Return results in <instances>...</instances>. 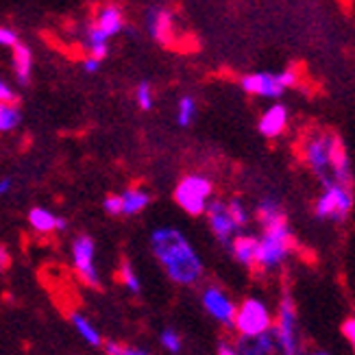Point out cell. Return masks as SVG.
Listing matches in <instances>:
<instances>
[{"mask_svg":"<svg viewBox=\"0 0 355 355\" xmlns=\"http://www.w3.org/2000/svg\"><path fill=\"white\" fill-rule=\"evenodd\" d=\"M18 44H20V40H18V33H15L13 28L0 26V46H5V49H15Z\"/></svg>","mask_w":355,"mask_h":355,"instance_id":"obj_31","label":"cell"},{"mask_svg":"<svg viewBox=\"0 0 355 355\" xmlns=\"http://www.w3.org/2000/svg\"><path fill=\"white\" fill-rule=\"evenodd\" d=\"M196 118V101L192 96H181L177 105V125L179 127H190Z\"/></svg>","mask_w":355,"mask_h":355,"instance_id":"obj_26","label":"cell"},{"mask_svg":"<svg viewBox=\"0 0 355 355\" xmlns=\"http://www.w3.org/2000/svg\"><path fill=\"white\" fill-rule=\"evenodd\" d=\"M355 207V188L345 183L322 185L314 198V218L331 225H343L351 218Z\"/></svg>","mask_w":355,"mask_h":355,"instance_id":"obj_4","label":"cell"},{"mask_svg":"<svg viewBox=\"0 0 355 355\" xmlns=\"http://www.w3.org/2000/svg\"><path fill=\"white\" fill-rule=\"evenodd\" d=\"M57 218L59 216L46 207H33L28 211V225L37 234H57Z\"/></svg>","mask_w":355,"mask_h":355,"instance_id":"obj_21","label":"cell"},{"mask_svg":"<svg viewBox=\"0 0 355 355\" xmlns=\"http://www.w3.org/2000/svg\"><path fill=\"white\" fill-rule=\"evenodd\" d=\"M103 209L110 216H122V198L120 194H110L103 200Z\"/></svg>","mask_w":355,"mask_h":355,"instance_id":"obj_30","label":"cell"},{"mask_svg":"<svg viewBox=\"0 0 355 355\" xmlns=\"http://www.w3.org/2000/svg\"><path fill=\"white\" fill-rule=\"evenodd\" d=\"M301 355H331V353L325 351V349H307V347H305V351H303Z\"/></svg>","mask_w":355,"mask_h":355,"instance_id":"obj_38","label":"cell"},{"mask_svg":"<svg viewBox=\"0 0 355 355\" xmlns=\"http://www.w3.org/2000/svg\"><path fill=\"white\" fill-rule=\"evenodd\" d=\"M275 310L261 297H246L236 307L234 329L238 338H255L272 329Z\"/></svg>","mask_w":355,"mask_h":355,"instance_id":"obj_7","label":"cell"},{"mask_svg":"<svg viewBox=\"0 0 355 355\" xmlns=\"http://www.w3.org/2000/svg\"><path fill=\"white\" fill-rule=\"evenodd\" d=\"M205 218H207V225L211 229L214 238L218 240L225 246V249H229L231 240H234L240 234V231H238L234 218H231V214L227 209V200L211 198L207 209H205Z\"/></svg>","mask_w":355,"mask_h":355,"instance_id":"obj_11","label":"cell"},{"mask_svg":"<svg viewBox=\"0 0 355 355\" xmlns=\"http://www.w3.org/2000/svg\"><path fill=\"white\" fill-rule=\"evenodd\" d=\"M135 103L140 107L142 112H150L153 105H155V96H153V87L150 83L142 81L140 85L135 87Z\"/></svg>","mask_w":355,"mask_h":355,"instance_id":"obj_28","label":"cell"},{"mask_svg":"<svg viewBox=\"0 0 355 355\" xmlns=\"http://www.w3.org/2000/svg\"><path fill=\"white\" fill-rule=\"evenodd\" d=\"M236 345L240 355H290L272 329L255 338H236Z\"/></svg>","mask_w":355,"mask_h":355,"instance_id":"obj_14","label":"cell"},{"mask_svg":"<svg viewBox=\"0 0 355 355\" xmlns=\"http://www.w3.org/2000/svg\"><path fill=\"white\" fill-rule=\"evenodd\" d=\"M72 266L76 277L87 288H101V272L96 268V242L92 236L81 234L72 240Z\"/></svg>","mask_w":355,"mask_h":355,"instance_id":"obj_9","label":"cell"},{"mask_svg":"<svg viewBox=\"0 0 355 355\" xmlns=\"http://www.w3.org/2000/svg\"><path fill=\"white\" fill-rule=\"evenodd\" d=\"M159 343L168 353H175V355L181 353V349H183V340H181V336H179L177 329H164L159 334Z\"/></svg>","mask_w":355,"mask_h":355,"instance_id":"obj_29","label":"cell"},{"mask_svg":"<svg viewBox=\"0 0 355 355\" xmlns=\"http://www.w3.org/2000/svg\"><path fill=\"white\" fill-rule=\"evenodd\" d=\"M272 331L290 355H301L305 351V340L299 322V307L288 288L282 290L279 301H277Z\"/></svg>","mask_w":355,"mask_h":355,"instance_id":"obj_5","label":"cell"},{"mask_svg":"<svg viewBox=\"0 0 355 355\" xmlns=\"http://www.w3.org/2000/svg\"><path fill=\"white\" fill-rule=\"evenodd\" d=\"M253 216H255V220L259 223L261 229L288 218L286 207H284V203L277 196H264V198H259L255 209H253Z\"/></svg>","mask_w":355,"mask_h":355,"instance_id":"obj_16","label":"cell"},{"mask_svg":"<svg viewBox=\"0 0 355 355\" xmlns=\"http://www.w3.org/2000/svg\"><path fill=\"white\" fill-rule=\"evenodd\" d=\"M118 277H120V284L125 286L131 295H140L142 292V282H140V275L135 272L133 264L129 259H122L120 261V268H118Z\"/></svg>","mask_w":355,"mask_h":355,"instance_id":"obj_25","label":"cell"},{"mask_svg":"<svg viewBox=\"0 0 355 355\" xmlns=\"http://www.w3.org/2000/svg\"><path fill=\"white\" fill-rule=\"evenodd\" d=\"M301 162L322 185L345 183L355 188V173L351 155L340 133L329 129H312L303 135L299 144Z\"/></svg>","mask_w":355,"mask_h":355,"instance_id":"obj_1","label":"cell"},{"mask_svg":"<svg viewBox=\"0 0 355 355\" xmlns=\"http://www.w3.org/2000/svg\"><path fill=\"white\" fill-rule=\"evenodd\" d=\"M11 64H13V74L18 79L20 85L31 83V74H33V53L28 46L18 44L15 49H11Z\"/></svg>","mask_w":355,"mask_h":355,"instance_id":"obj_18","label":"cell"},{"mask_svg":"<svg viewBox=\"0 0 355 355\" xmlns=\"http://www.w3.org/2000/svg\"><path fill=\"white\" fill-rule=\"evenodd\" d=\"M353 316H355V307H353Z\"/></svg>","mask_w":355,"mask_h":355,"instance_id":"obj_40","label":"cell"},{"mask_svg":"<svg viewBox=\"0 0 355 355\" xmlns=\"http://www.w3.org/2000/svg\"><path fill=\"white\" fill-rule=\"evenodd\" d=\"M11 190H13V181H11L9 177L0 179V196H7Z\"/></svg>","mask_w":355,"mask_h":355,"instance_id":"obj_37","label":"cell"},{"mask_svg":"<svg viewBox=\"0 0 355 355\" xmlns=\"http://www.w3.org/2000/svg\"><path fill=\"white\" fill-rule=\"evenodd\" d=\"M0 103H15V92L3 79H0Z\"/></svg>","mask_w":355,"mask_h":355,"instance_id":"obj_34","label":"cell"},{"mask_svg":"<svg viewBox=\"0 0 355 355\" xmlns=\"http://www.w3.org/2000/svg\"><path fill=\"white\" fill-rule=\"evenodd\" d=\"M11 266V253L7 246H0V272H5Z\"/></svg>","mask_w":355,"mask_h":355,"instance_id":"obj_35","label":"cell"},{"mask_svg":"<svg viewBox=\"0 0 355 355\" xmlns=\"http://www.w3.org/2000/svg\"><path fill=\"white\" fill-rule=\"evenodd\" d=\"M22 122V112L15 103H0V133H11Z\"/></svg>","mask_w":355,"mask_h":355,"instance_id":"obj_24","label":"cell"},{"mask_svg":"<svg viewBox=\"0 0 355 355\" xmlns=\"http://www.w3.org/2000/svg\"><path fill=\"white\" fill-rule=\"evenodd\" d=\"M200 301H203L205 312L218 322V325L231 329L234 327V318H236V301L231 299L227 292L220 286H207L200 295Z\"/></svg>","mask_w":355,"mask_h":355,"instance_id":"obj_10","label":"cell"},{"mask_svg":"<svg viewBox=\"0 0 355 355\" xmlns=\"http://www.w3.org/2000/svg\"><path fill=\"white\" fill-rule=\"evenodd\" d=\"M173 198L185 214L192 216V218L205 216L209 200L214 198V181L207 175H200V173L185 175L177 183Z\"/></svg>","mask_w":355,"mask_h":355,"instance_id":"obj_8","label":"cell"},{"mask_svg":"<svg viewBox=\"0 0 355 355\" xmlns=\"http://www.w3.org/2000/svg\"><path fill=\"white\" fill-rule=\"evenodd\" d=\"M68 318L72 322V327L76 329V334H79L89 347H103V336H101V331L94 327V322H92L85 314H81V312H70Z\"/></svg>","mask_w":355,"mask_h":355,"instance_id":"obj_20","label":"cell"},{"mask_svg":"<svg viewBox=\"0 0 355 355\" xmlns=\"http://www.w3.org/2000/svg\"><path fill=\"white\" fill-rule=\"evenodd\" d=\"M343 336H345V340L349 343L351 351L355 353V316L351 314L345 322H343V327H340Z\"/></svg>","mask_w":355,"mask_h":355,"instance_id":"obj_32","label":"cell"},{"mask_svg":"<svg viewBox=\"0 0 355 355\" xmlns=\"http://www.w3.org/2000/svg\"><path fill=\"white\" fill-rule=\"evenodd\" d=\"M66 229H68V220L64 218V216H59L57 218V234H64Z\"/></svg>","mask_w":355,"mask_h":355,"instance_id":"obj_39","label":"cell"},{"mask_svg":"<svg viewBox=\"0 0 355 355\" xmlns=\"http://www.w3.org/2000/svg\"><path fill=\"white\" fill-rule=\"evenodd\" d=\"M301 83V70L290 66L282 72H251L240 79V87L251 96L279 101L288 89Z\"/></svg>","mask_w":355,"mask_h":355,"instance_id":"obj_6","label":"cell"},{"mask_svg":"<svg viewBox=\"0 0 355 355\" xmlns=\"http://www.w3.org/2000/svg\"><path fill=\"white\" fill-rule=\"evenodd\" d=\"M146 26H148L150 37L155 42L164 44V46L175 44V40H177V18L171 9H166V7L148 9Z\"/></svg>","mask_w":355,"mask_h":355,"instance_id":"obj_12","label":"cell"},{"mask_svg":"<svg viewBox=\"0 0 355 355\" xmlns=\"http://www.w3.org/2000/svg\"><path fill=\"white\" fill-rule=\"evenodd\" d=\"M216 353H218V355H240L236 340H227V338L218 343V347H216Z\"/></svg>","mask_w":355,"mask_h":355,"instance_id":"obj_33","label":"cell"},{"mask_svg":"<svg viewBox=\"0 0 355 355\" xmlns=\"http://www.w3.org/2000/svg\"><path fill=\"white\" fill-rule=\"evenodd\" d=\"M103 347H105V355H153L146 349L122 345L118 340H107V343H103Z\"/></svg>","mask_w":355,"mask_h":355,"instance_id":"obj_27","label":"cell"},{"mask_svg":"<svg viewBox=\"0 0 355 355\" xmlns=\"http://www.w3.org/2000/svg\"><path fill=\"white\" fill-rule=\"evenodd\" d=\"M122 198V214L125 216H135V214H142L148 205H150V192L140 188V185H131L125 192L120 194Z\"/></svg>","mask_w":355,"mask_h":355,"instance_id":"obj_19","label":"cell"},{"mask_svg":"<svg viewBox=\"0 0 355 355\" xmlns=\"http://www.w3.org/2000/svg\"><path fill=\"white\" fill-rule=\"evenodd\" d=\"M150 251L175 286L192 288L203 282L205 264L192 242L177 227H157L150 234Z\"/></svg>","mask_w":355,"mask_h":355,"instance_id":"obj_2","label":"cell"},{"mask_svg":"<svg viewBox=\"0 0 355 355\" xmlns=\"http://www.w3.org/2000/svg\"><path fill=\"white\" fill-rule=\"evenodd\" d=\"M288 125H290L288 107L282 105V103H275V105L268 107L264 114L259 116L257 131L264 135L266 140H277V137H282L288 131Z\"/></svg>","mask_w":355,"mask_h":355,"instance_id":"obj_13","label":"cell"},{"mask_svg":"<svg viewBox=\"0 0 355 355\" xmlns=\"http://www.w3.org/2000/svg\"><path fill=\"white\" fill-rule=\"evenodd\" d=\"M85 46H87V57L96 59V61H103L107 57V53H110V37H107L105 33H101V31L92 24L87 26L85 31Z\"/></svg>","mask_w":355,"mask_h":355,"instance_id":"obj_22","label":"cell"},{"mask_svg":"<svg viewBox=\"0 0 355 355\" xmlns=\"http://www.w3.org/2000/svg\"><path fill=\"white\" fill-rule=\"evenodd\" d=\"M94 26L101 31V33H105L107 37H114V35L120 33L122 28H125V15H122V11L116 5H105L96 13Z\"/></svg>","mask_w":355,"mask_h":355,"instance_id":"obj_17","label":"cell"},{"mask_svg":"<svg viewBox=\"0 0 355 355\" xmlns=\"http://www.w3.org/2000/svg\"><path fill=\"white\" fill-rule=\"evenodd\" d=\"M98 68H101V61H96V59L87 57V59L83 61V70H85V72H89V74L98 72Z\"/></svg>","mask_w":355,"mask_h":355,"instance_id":"obj_36","label":"cell"},{"mask_svg":"<svg viewBox=\"0 0 355 355\" xmlns=\"http://www.w3.org/2000/svg\"><path fill=\"white\" fill-rule=\"evenodd\" d=\"M240 266L255 270V253H257V236L253 234H238L231 240L227 249Z\"/></svg>","mask_w":355,"mask_h":355,"instance_id":"obj_15","label":"cell"},{"mask_svg":"<svg viewBox=\"0 0 355 355\" xmlns=\"http://www.w3.org/2000/svg\"><path fill=\"white\" fill-rule=\"evenodd\" d=\"M227 209L231 214V218H234L238 231H240V234H244V229L251 225V218H253V211L249 209V205H246L240 196H234V198L227 200Z\"/></svg>","mask_w":355,"mask_h":355,"instance_id":"obj_23","label":"cell"},{"mask_svg":"<svg viewBox=\"0 0 355 355\" xmlns=\"http://www.w3.org/2000/svg\"><path fill=\"white\" fill-rule=\"evenodd\" d=\"M295 253H297V236L292 231L290 220L286 218L275 225H268L257 236L255 270L270 275L284 268Z\"/></svg>","mask_w":355,"mask_h":355,"instance_id":"obj_3","label":"cell"}]
</instances>
